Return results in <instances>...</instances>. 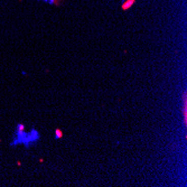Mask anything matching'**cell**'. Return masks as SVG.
I'll use <instances>...</instances> for the list:
<instances>
[{"label": "cell", "mask_w": 187, "mask_h": 187, "mask_svg": "<svg viewBox=\"0 0 187 187\" xmlns=\"http://www.w3.org/2000/svg\"><path fill=\"white\" fill-rule=\"evenodd\" d=\"M39 1L46 2V4H49V5H56L57 4V0H39Z\"/></svg>", "instance_id": "6da1fadb"}]
</instances>
